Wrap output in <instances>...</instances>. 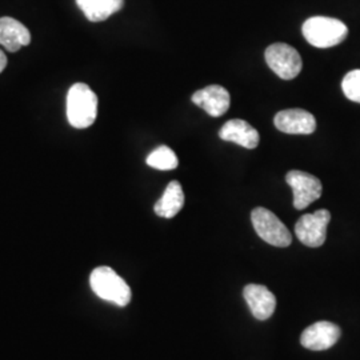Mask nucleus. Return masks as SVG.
Wrapping results in <instances>:
<instances>
[{"label": "nucleus", "instance_id": "obj_1", "mask_svg": "<svg viewBox=\"0 0 360 360\" xmlns=\"http://www.w3.org/2000/svg\"><path fill=\"white\" fill-rule=\"evenodd\" d=\"M98 116V96L90 86L75 83L67 94V119L74 129L92 126Z\"/></svg>", "mask_w": 360, "mask_h": 360}, {"label": "nucleus", "instance_id": "obj_2", "mask_svg": "<svg viewBox=\"0 0 360 360\" xmlns=\"http://www.w3.org/2000/svg\"><path fill=\"white\" fill-rule=\"evenodd\" d=\"M303 37L316 49H330L347 38L348 28L343 22L327 16L309 18L302 27Z\"/></svg>", "mask_w": 360, "mask_h": 360}, {"label": "nucleus", "instance_id": "obj_3", "mask_svg": "<svg viewBox=\"0 0 360 360\" xmlns=\"http://www.w3.org/2000/svg\"><path fill=\"white\" fill-rule=\"evenodd\" d=\"M90 285L101 299L119 307H126L131 302V288L115 271L110 267H98L91 272Z\"/></svg>", "mask_w": 360, "mask_h": 360}, {"label": "nucleus", "instance_id": "obj_4", "mask_svg": "<svg viewBox=\"0 0 360 360\" xmlns=\"http://www.w3.org/2000/svg\"><path fill=\"white\" fill-rule=\"evenodd\" d=\"M251 221L255 232L266 243L282 248L292 243L291 232L270 210L257 207L251 212Z\"/></svg>", "mask_w": 360, "mask_h": 360}, {"label": "nucleus", "instance_id": "obj_5", "mask_svg": "<svg viewBox=\"0 0 360 360\" xmlns=\"http://www.w3.org/2000/svg\"><path fill=\"white\" fill-rule=\"evenodd\" d=\"M264 58L271 70L283 80L295 79L303 67L300 53L285 43L271 44L266 50Z\"/></svg>", "mask_w": 360, "mask_h": 360}, {"label": "nucleus", "instance_id": "obj_6", "mask_svg": "<svg viewBox=\"0 0 360 360\" xmlns=\"http://www.w3.org/2000/svg\"><path fill=\"white\" fill-rule=\"evenodd\" d=\"M285 181L292 188L296 210L307 208L322 196V181L309 172L292 169L285 175Z\"/></svg>", "mask_w": 360, "mask_h": 360}, {"label": "nucleus", "instance_id": "obj_7", "mask_svg": "<svg viewBox=\"0 0 360 360\" xmlns=\"http://www.w3.org/2000/svg\"><path fill=\"white\" fill-rule=\"evenodd\" d=\"M331 214L327 210H318L314 214H306L296 221L295 233L297 239L307 247H321L327 238V226Z\"/></svg>", "mask_w": 360, "mask_h": 360}, {"label": "nucleus", "instance_id": "obj_8", "mask_svg": "<svg viewBox=\"0 0 360 360\" xmlns=\"http://www.w3.org/2000/svg\"><path fill=\"white\" fill-rule=\"evenodd\" d=\"M275 127L284 134L309 135L316 129V119L309 111L300 108L283 110L274 119Z\"/></svg>", "mask_w": 360, "mask_h": 360}, {"label": "nucleus", "instance_id": "obj_9", "mask_svg": "<svg viewBox=\"0 0 360 360\" xmlns=\"http://www.w3.org/2000/svg\"><path fill=\"white\" fill-rule=\"evenodd\" d=\"M340 335L342 331L335 323L318 322L303 331L300 343L311 351H326L336 345Z\"/></svg>", "mask_w": 360, "mask_h": 360}, {"label": "nucleus", "instance_id": "obj_10", "mask_svg": "<svg viewBox=\"0 0 360 360\" xmlns=\"http://www.w3.org/2000/svg\"><path fill=\"white\" fill-rule=\"evenodd\" d=\"M251 314L257 321H267L276 309V297L266 285L248 284L243 291Z\"/></svg>", "mask_w": 360, "mask_h": 360}, {"label": "nucleus", "instance_id": "obj_11", "mask_svg": "<svg viewBox=\"0 0 360 360\" xmlns=\"http://www.w3.org/2000/svg\"><path fill=\"white\" fill-rule=\"evenodd\" d=\"M193 102L203 108L208 115L219 117L229 111L231 98L224 87L212 84L203 90L196 91L193 95Z\"/></svg>", "mask_w": 360, "mask_h": 360}, {"label": "nucleus", "instance_id": "obj_12", "mask_svg": "<svg viewBox=\"0 0 360 360\" xmlns=\"http://www.w3.org/2000/svg\"><path fill=\"white\" fill-rule=\"evenodd\" d=\"M219 138L226 142L239 144L248 150L257 148L260 141L257 129L242 119L229 120L219 131Z\"/></svg>", "mask_w": 360, "mask_h": 360}, {"label": "nucleus", "instance_id": "obj_13", "mask_svg": "<svg viewBox=\"0 0 360 360\" xmlns=\"http://www.w3.org/2000/svg\"><path fill=\"white\" fill-rule=\"evenodd\" d=\"M31 43V32L19 20L4 16L0 18V44L10 52L19 51Z\"/></svg>", "mask_w": 360, "mask_h": 360}, {"label": "nucleus", "instance_id": "obj_14", "mask_svg": "<svg viewBox=\"0 0 360 360\" xmlns=\"http://www.w3.org/2000/svg\"><path fill=\"white\" fill-rule=\"evenodd\" d=\"M184 206V193L178 180L168 183L166 191L155 203V214L160 218L171 219L176 217Z\"/></svg>", "mask_w": 360, "mask_h": 360}, {"label": "nucleus", "instance_id": "obj_15", "mask_svg": "<svg viewBox=\"0 0 360 360\" xmlns=\"http://www.w3.org/2000/svg\"><path fill=\"white\" fill-rule=\"evenodd\" d=\"M77 6L90 22L99 23L119 13L124 6V0H77Z\"/></svg>", "mask_w": 360, "mask_h": 360}, {"label": "nucleus", "instance_id": "obj_16", "mask_svg": "<svg viewBox=\"0 0 360 360\" xmlns=\"http://www.w3.org/2000/svg\"><path fill=\"white\" fill-rule=\"evenodd\" d=\"M146 162L150 167L160 169V171L175 169L179 165L178 156L167 146H160L155 148L154 151L147 156Z\"/></svg>", "mask_w": 360, "mask_h": 360}, {"label": "nucleus", "instance_id": "obj_17", "mask_svg": "<svg viewBox=\"0 0 360 360\" xmlns=\"http://www.w3.org/2000/svg\"><path fill=\"white\" fill-rule=\"evenodd\" d=\"M342 89L347 99L360 103V70H352L343 77Z\"/></svg>", "mask_w": 360, "mask_h": 360}, {"label": "nucleus", "instance_id": "obj_18", "mask_svg": "<svg viewBox=\"0 0 360 360\" xmlns=\"http://www.w3.org/2000/svg\"><path fill=\"white\" fill-rule=\"evenodd\" d=\"M6 65H7V56H6L4 52L0 50V74L4 71Z\"/></svg>", "mask_w": 360, "mask_h": 360}]
</instances>
